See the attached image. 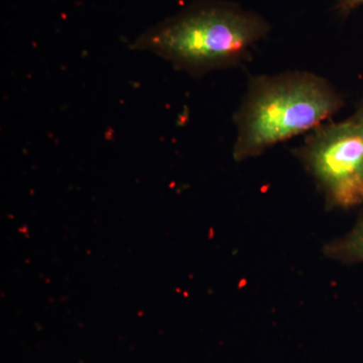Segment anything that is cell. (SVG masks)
<instances>
[{
	"instance_id": "2",
	"label": "cell",
	"mask_w": 363,
	"mask_h": 363,
	"mask_svg": "<svg viewBox=\"0 0 363 363\" xmlns=\"http://www.w3.org/2000/svg\"><path fill=\"white\" fill-rule=\"evenodd\" d=\"M345 105L327 79L307 71L259 75L248 81L235 111L234 161L257 157L279 143L314 130Z\"/></svg>"
},
{
	"instance_id": "5",
	"label": "cell",
	"mask_w": 363,
	"mask_h": 363,
	"mask_svg": "<svg viewBox=\"0 0 363 363\" xmlns=\"http://www.w3.org/2000/svg\"><path fill=\"white\" fill-rule=\"evenodd\" d=\"M363 6V0H338L336 11L341 16H347L351 11Z\"/></svg>"
},
{
	"instance_id": "1",
	"label": "cell",
	"mask_w": 363,
	"mask_h": 363,
	"mask_svg": "<svg viewBox=\"0 0 363 363\" xmlns=\"http://www.w3.org/2000/svg\"><path fill=\"white\" fill-rule=\"evenodd\" d=\"M269 30V23L252 11L231 2L201 0L143 32L131 48L200 78L245 63Z\"/></svg>"
},
{
	"instance_id": "6",
	"label": "cell",
	"mask_w": 363,
	"mask_h": 363,
	"mask_svg": "<svg viewBox=\"0 0 363 363\" xmlns=\"http://www.w3.org/2000/svg\"><path fill=\"white\" fill-rule=\"evenodd\" d=\"M350 118L354 119L357 121H363V98L359 104L357 105V109H355L354 113L350 116Z\"/></svg>"
},
{
	"instance_id": "3",
	"label": "cell",
	"mask_w": 363,
	"mask_h": 363,
	"mask_svg": "<svg viewBox=\"0 0 363 363\" xmlns=\"http://www.w3.org/2000/svg\"><path fill=\"white\" fill-rule=\"evenodd\" d=\"M328 210L363 205V121L347 118L318 126L294 150Z\"/></svg>"
},
{
	"instance_id": "4",
	"label": "cell",
	"mask_w": 363,
	"mask_h": 363,
	"mask_svg": "<svg viewBox=\"0 0 363 363\" xmlns=\"http://www.w3.org/2000/svg\"><path fill=\"white\" fill-rule=\"evenodd\" d=\"M362 207L350 233L324 245L323 253L327 259L344 264L363 262V205Z\"/></svg>"
}]
</instances>
